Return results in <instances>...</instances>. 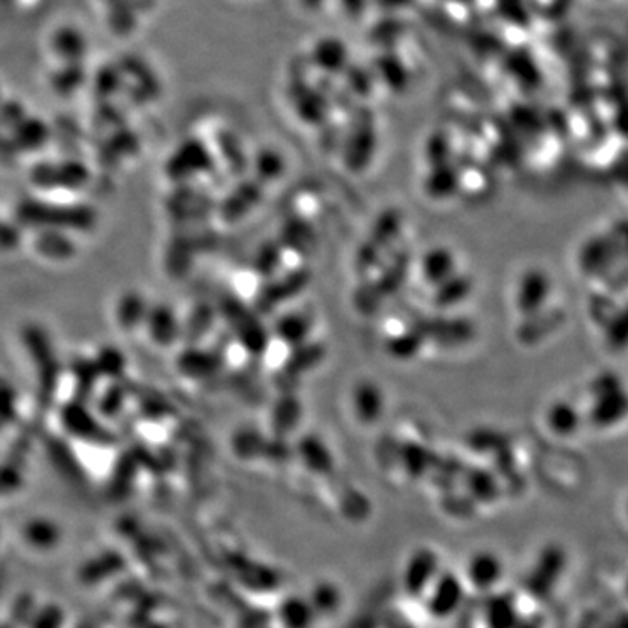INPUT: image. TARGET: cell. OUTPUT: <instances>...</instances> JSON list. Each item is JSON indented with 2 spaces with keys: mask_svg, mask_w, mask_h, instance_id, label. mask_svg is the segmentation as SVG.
Instances as JSON below:
<instances>
[{
  "mask_svg": "<svg viewBox=\"0 0 628 628\" xmlns=\"http://www.w3.org/2000/svg\"><path fill=\"white\" fill-rule=\"evenodd\" d=\"M461 599H463V585L454 576H442L431 583L428 608L431 616L447 618L458 609Z\"/></svg>",
  "mask_w": 628,
  "mask_h": 628,
  "instance_id": "6da1fadb",
  "label": "cell"
},
{
  "mask_svg": "<svg viewBox=\"0 0 628 628\" xmlns=\"http://www.w3.org/2000/svg\"><path fill=\"white\" fill-rule=\"evenodd\" d=\"M501 578V563L491 552H479L471 555L467 564V579L471 588L491 590Z\"/></svg>",
  "mask_w": 628,
  "mask_h": 628,
  "instance_id": "7a4b0ae2",
  "label": "cell"
},
{
  "mask_svg": "<svg viewBox=\"0 0 628 628\" xmlns=\"http://www.w3.org/2000/svg\"><path fill=\"white\" fill-rule=\"evenodd\" d=\"M314 609L310 600L292 597L282 604L278 611V620L283 628H311L314 621Z\"/></svg>",
  "mask_w": 628,
  "mask_h": 628,
  "instance_id": "3957f363",
  "label": "cell"
}]
</instances>
